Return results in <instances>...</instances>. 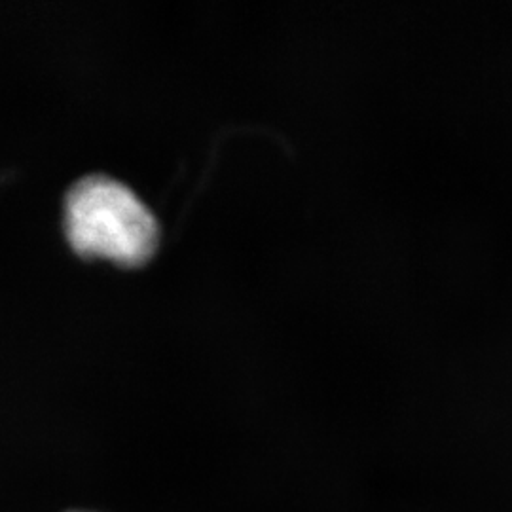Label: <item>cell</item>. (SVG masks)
Returning <instances> with one entry per match:
<instances>
[{
    "instance_id": "obj_1",
    "label": "cell",
    "mask_w": 512,
    "mask_h": 512,
    "mask_svg": "<svg viewBox=\"0 0 512 512\" xmlns=\"http://www.w3.org/2000/svg\"><path fill=\"white\" fill-rule=\"evenodd\" d=\"M61 230L74 255L118 268H141L158 253L162 226L128 183L86 173L63 194Z\"/></svg>"
}]
</instances>
